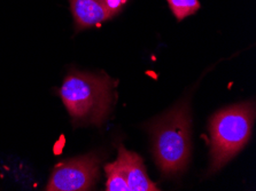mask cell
Wrapping results in <instances>:
<instances>
[{"label": "cell", "mask_w": 256, "mask_h": 191, "mask_svg": "<svg viewBox=\"0 0 256 191\" xmlns=\"http://www.w3.org/2000/svg\"><path fill=\"white\" fill-rule=\"evenodd\" d=\"M255 119L254 102H244L220 110L209 123L212 163L215 173L246 146Z\"/></svg>", "instance_id": "3"}, {"label": "cell", "mask_w": 256, "mask_h": 191, "mask_svg": "<svg viewBox=\"0 0 256 191\" xmlns=\"http://www.w3.org/2000/svg\"><path fill=\"white\" fill-rule=\"evenodd\" d=\"M147 127L161 172L168 177L184 172L191 156V112L188 102L174 105Z\"/></svg>", "instance_id": "2"}, {"label": "cell", "mask_w": 256, "mask_h": 191, "mask_svg": "<svg viewBox=\"0 0 256 191\" xmlns=\"http://www.w3.org/2000/svg\"><path fill=\"white\" fill-rule=\"evenodd\" d=\"M75 22L76 32L92 28L110 19L104 8V0H68Z\"/></svg>", "instance_id": "6"}, {"label": "cell", "mask_w": 256, "mask_h": 191, "mask_svg": "<svg viewBox=\"0 0 256 191\" xmlns=\"http://www.w3.org/2000/svg\"><path fill=\"white\" fill-rule=\"evenodd\" d=\"M104 171H106L107 175V182H106V190L107 191H129V187H128L126 181L124 180L123 177L116 169L114 163L107 164L104 166Z\"/></svg>", "instance_id": "8"}, {"label": "cell", "mask_w": 256, "mask_h": 191, "mask_svg": "<svg viewBox=\"0 0 256 191\" xmlns=\"http://www.w3.org/2000/svg\"><path fill=\"white\" fill-rule=\"evenodd\" d=\"M128 0H104V8H106L107 13L110 14V18H113L116 15L120 14L126 5Z\"/></svg>", "instance_id": "9"}, {"label": "cell", "mask_w": 256, "mask_h": 191, "mask_svg": "<svg viewBox=\"0 0 256 191\" xmlns=\"http://www.w3.org/2000/svg\"><path fill=\"white\" fill-rule=\"evenodd\" d=\"M100 163H102V155L91 153L56 164L45 190H91L99 178Z\"/></svg>", "instance_id": "4"}, {"label": "cell", "mask_w": 256, "mask_h": 191, "mask_svg": "<svg viewBox=\"0 0 256 191\" xmlns=\"http://www.w3.org/2000/svg\"><path fill=\"white\" fill-rule=\"evenodd\" d=\"M114 165L126 181L129 191L160 190L147 175L142 159L136 153L126 150L122 144L118 146V157L114 162Z\"/></svg>", "instance_id": "5"}, {"label": "cell", "mask_w": 256, "mask_h": 191, "mask_svg": "<svg viewBox=\"0 0 256 191\" xmlns=\"http://www.w3.org/2000/svg\"><path fill=\"white\" fill-rule=\"evenodd\" d=\"M166 2L178 21L194 15L200 8L199 0H166Z\"/></svg>", "instance_id": "7"}, {"label": "cell", "mask_w": 256, "mask_h": 191, "mask_svg": "<svg viewBox=\"0 0 256 191\" xmlns=\"http://www.w3.org/2000/svg\"><path fill=\"white\" fill-rule=\"evenodd\" d=\"M115 83L104 75L74 70L66 76L59 95L74 126H102L115 99Z\"/></svg>", "instance_id": "1"}]
</instances>
